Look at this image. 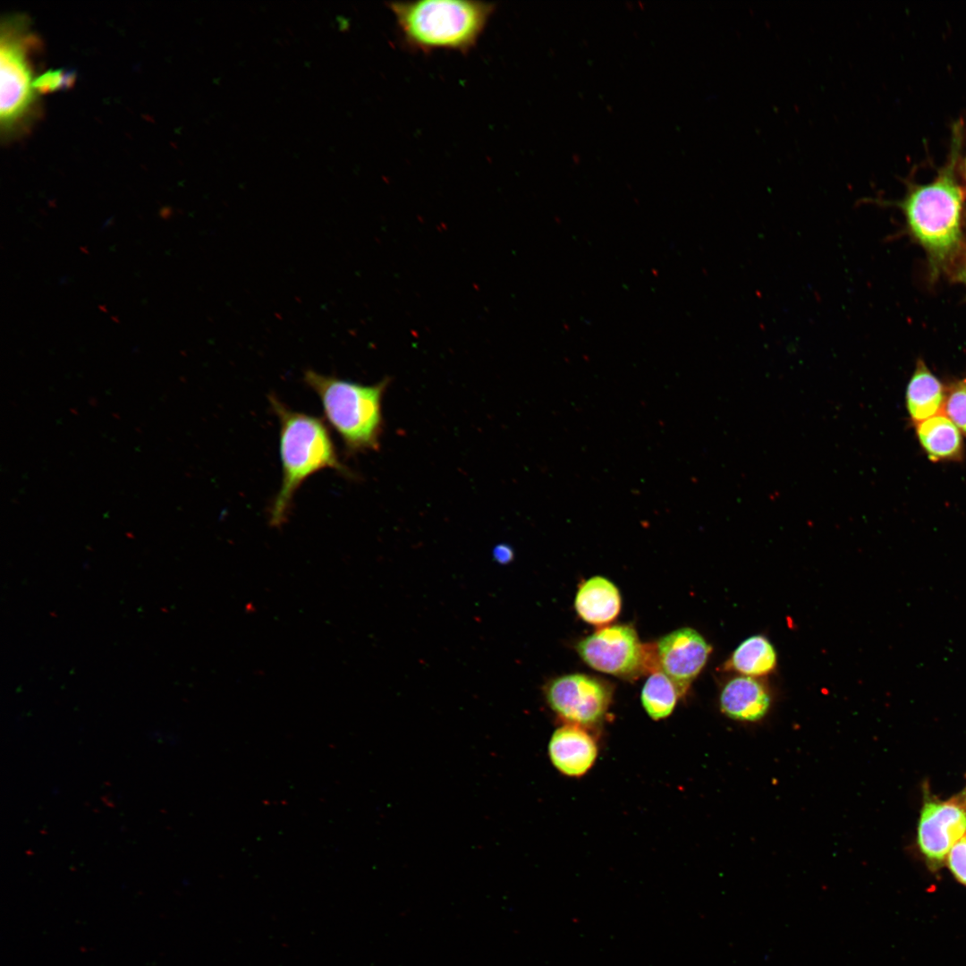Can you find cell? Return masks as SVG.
I'll use <instances>...</instances> for the list:
<instances>
[{"instance_id":"obj_2","label":"cell","mask_w":966,"mask_h":966,"mask_svg":"<svg viewBox=\"0 0 966 966\" xmlns=\"http://www.w3.org/2000/svg\"><path fill=\"white\" fill-rule=\"evenodd\" d=\"M401 42L408 49L470 51L494 13L495 3L474 0L388 2Z\"/></svg>"},{"instance_id":"obj_9","label":"cell","mask_w":966,"mask_h":966,"mask_svg":"<svg viewBox=\"0 0 966 966\" xmlns=\"http://www.w3.org/2000/svg\"><path fill=\"white\" fill-rule=\"evenodd\" d=\"M966 834V809L952 802H925L918 827L919 848L938 865Z\"/></svg>"},{"instance_id":"obj_18","label":"cell","mask_w":966,"mask_h":966,"mask_svg":"<svg viewBox=\"0 0 966 966\" xmlns=\"http://www.w3.org/2000/svg\"><path fill=\"white\" fill-rule=\"evenodd\" d=\"M947 861L954 877L966 885V835L952 847Z\"/></svg>"},{"instance_id":"obj_20","label":"cell","mask_w":966,"mask_h":966,"mask_svg":"<svg viewBox=\"0 0 966 966\" xmlns=\"http://www.w3.org/2000/svg\"><path fill=\"white\" fill-rule=\"evenodd\" d=\"M514 554L513 548L506 544H500L495 547L493 550L494 560L500 564H507L513 559Z\"/></svg>"},{"instance_id":"obj_8","label":"cell","mask_w":966,"mask_h":966,"mask_svg":"<svg viewBox=\"0 0 966 966\" xmlns=\"http://www.w3.org/2000/svg\"><path fill=\"white\" fill-rule=\"evenodd\" d=\"M710 652L711 646L703 636L688 627L671 631L658 640L657 664L674 682L680 697L687 693Z\"/></svg>"},{"instance_id":"obj_19","label":"cell","mask_w":966,"mask_h":966,"mask_svg":"<svg viewBox=\"0 0 966 966\" xmlns=\"http://www.w3.org/2000/svg\"><path fill=\"white\" fill-rule=\"evenodd\" d=\"M69 80L70 77L62 72H49L34 81V87L42 92L50 91L65 85Z\"/></svg>"},{"instance_id":"obj_21","label":"cell","mask_w":966,"mask_h":966,"mask_svg":"<svg viewBox=\"0 0 966 966\" xmlns=\"http://www.w3.org/2000/svg\"><path fill=\"white\" fill-rule=\"evenodd\" d=\"M962 279L964 280V282L966 283V266H965V267H964L963 271L962 272Z\"/></svg>"},{"instance_id":"obj_13","label":"cell","mask_w":966,"mask_h":966,"mask_svg":"<svg viewBox=\"0 0 966 966\" xmlns=\"http://www.w3.org/2000/svg\"><path fill=\"white\" fill-rule=\"evenodd\" d=\"M916 434L932 462L960 461L963 456L962 434L943 412L917 423Z\"/></svg>"},{"instance_id":"obj_5","label":"cell","mask_w":966,"mask_h":966,"mask_svg":"<svg viewBox=\"0 0 966 966\" xmlns=\"http://www.w3.org/2000/svg\"><path fill=\"white\" fill-rule=\"evenodd\" d=\"M22 29L21 22L15 21L5 22L2 28L0 116L6 131L13 129L29 114L35 98L28 57L30 47L35 40Z\"/></svg>"},{"instance_id":"obj_7","label":"cell","mask_w":966,"mask_h":966,"mask_svg":"<svg viewBox=\"0 0 966 966\" xmlns=\"http://www.w3.org/2000/svg\"><path fill=\"white\" fill-rule=\"evenodd\" d=\"M576 650L593 669L625 679L648 667V650L628 624L604 626L581 640Z\"/></svg>"},{"instance_id":"obj_6","label":"cell","mask_w":966,"mask_h":966,"mask_svg":"<svg viewBox=\"0 0 966 966\" xmlns=\"http://www.w3.org/2000/svg\"><path fill=\"white\" fill-rule=\"evenodd\" d=\"M545 698L552 711L564 722L591 729L604 720L613 699L606 681L584 674H571L550 681Z\"/></svg>"},{"instance_id":"obj_23","label":"cell","mask_w":966,"mask_h":966,"mask_svg":"<svg viewBox=\"0 0 966 966\" xmlns=\"http://www.w3.org/2000/svg\"><path fill=\"white\" fill-rule=\"evenodd\" d=\"M962 382H963V384H964V386H965V387H966V379H965V380H963Z\"/></svg>"},{"instance_id":"obj_4","label":"cell","mask_w":966,"mask_h":966,"mask_svg":"<svg viewBox=\"0 0 966 966\" xmlns=\"http://www.w3.org/2000/svg\"><path fill=\"white\" fill-rule=\"evenodd\" d=\"M303 381L318 396L326 419L349 454L379 449L388 378L368 386L307 369Z\"/></svg>"},{"instance_id":"obj_12","label":"cell","mask_w":966,"mask_h":966,"mask_svg":"<svg viewBox=\"0 0 966 966\" xmlns=\"http://www.w3.org/2000/svg\"><path fill=\"white\" fill-rule=\"evenodd\" d=\"M574 606L583 621L604 627L618 616L622 597L611 580L603 576H594L580 586Z\"/></svg>"},{"instance_id":"obj_15","label":"cell","mask_w":966,"mask_h":966,"mask_svg":"<svg viewBox=\"0 0 966 966\" xmlns=\"http://www.w3.org/2000/svg\"><path fill=\"white\" fill-rule=\"evenodd\" d=\"M776 653L771 642L761 635L746 639L733 651L727 666L746 676H761L775 667Z\"/></svg>"},{"instance_id":"obj_10","label":"cell","mask_w":966,"mask_h":966,"mask_svg":"<svg viewBox=\"0 0 966 966\" xmlns=\"http://www.w3.org/2000/svg\"><path fill=\"white\" fill-rule=\"evenodd\" d=\"M548 756L556 770L568 777H581L594 766L598 745L585 727L564 724L551 735Z\"/></svg>"},{"instance_id":"obj_16","label":"cell","mask_w":966,"mask_h":966,"mask_svg":"<svg viewBox=\"0 0 966 966\" xmlns=\"http://www.w3.org/2000/svg\"><path fill=\"white\" fill-rule=\"evenodd\" d=\"M679 693L674 682L661 670H657L647 679L641 690L640 699L646 713L658 721L669 716L677 703Z\"/></svg>"},{"instance_id":"obj_14","label":"cell","mask_w":966,"mask_h":966,"mask_svg":"<svg viewBox=\"0 0 966 966\" xmlns=\"http://www.w3.org/2000/svg\"><path fill=\"white\" fill-rule=\"evenodd\" d=\"M947 391L941 381L919 360L905 393L908 414L914 423L929 419L943 411Z\"/></svg>"},{"instance_id":"obj_11","label":"cell","mask_w":966,"mask_h":966,"mask_svg":"<svg viewBox=\"0 0 966 966\" xmlns=\"http://www.w3.org/2000/svg\"><path fill=\"white\" fill-rule=\"evenodd\" d=\"M771 695L765 685L750 676L730 680L721 691L719 708L728 718L743 724H756L768 714Z\"/></svg>"},{"instance_id":"obj_3","label":"cell","mask_w":966,"mask_h":966,"mask_svg":"<svg viewBox=\"0 0 966 966\" xmlns=\"http://www.w3.org/2000/svg\"><path fill=\"white\" fill-rule=\"evenodd\" d=\"M960 129L953 134L949 159L936 178L915 186L901 205L912 234L936 266L952 258L962 240L963 192L955 174L962 145Z\"/></svg>"},{"instance_id":"obj_1","label":"cell","mask_w":966,"mask_h":966,"mask_svg":"<svg viewBox=\"0 0 966 966\" xmlns=\"http://www.w3.org/2000/svg\"><path fill=\"white\" fill-rule=\"evenodd\" d=\"M268 401L279 421L282 465V481L269 509L268 523L280 529L288 521L296 491L310 476L325 469L351 479L355 475L341 462L323 419L290 409L274 394Z\"/></svg>"},{"instance_id":"obj_22","label":"cell","mask_w":966,"mask_h":966,"mask_svg":"<svg viewBox=\"0 0 966 966\" xmlns=\"http://www.w3.org/2000/svg\"><path fill=\"white\" fill-rule=\"evenodd\" d=\"M964 172H965V176H966V158H965V162H964Z\"/></svg>"},{"instance_id":"obj_17","label":"cell","mask_w":966,"mask_h":966,"mask_svg":"<svg viewBox=\"0 0 966 966\" xmlns=\"http://www.w3.org/2000/svg\"><path fill=\"white\" fill-rule=\"evenodd\" d=\"M942 412L966 436V387L962 381L947 390Z\"/></svg>"}]
</instances>
